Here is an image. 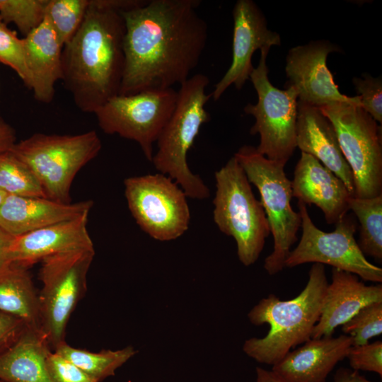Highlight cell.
<instances>
[{
	"instance_id": "5bb4252c",
	"label": "cell",
	"mask_w": 382,
	"mask_h": 382,
	"mask_svg": "<svg viewBox=\"0 0 382 382\" xmlns=\"http://www.w3.org/2000/svg\"><path fill=\"white\" fill-rule=\"evenodd\" d=\"M338 46L328 40L311 41L291 48L286 57L285 71L298 94V100L316 107L343 102L361 106L359 96L342 94L327 66V57L340 52Z\"/></svg>"
},
{
	"instance_id": "83f0119b",
	"label": "cell",
	"mask_w": 382,
	"mask_h": 382,
	"mask_svg": "<svg viewBox=\"0 0 382 382\" xmlns=\"http://www.w3.org/2000/svg\"><path fill=\"white\" fill-rule=\"evenodd\" d=\"M90 0H49L45 18L64 47L80 27Z\"/></svg>"
},
{
	"instance_id": "7c38bea8",
	"label": "cell",
	"mask_w": 382,
	"mask_h": 382,
	"mask_svg": "<svg viewBox=\"0 0 382 382\" xmlns=\"http://www.w3.org/2000/svg\"><path fill=\"white\" fill-rule=\"evenodd\" d=\"M128 208L141 229L152 238L170 241L188 229L190 211L184 191L161 173L124 180Z\"/></svg>"
},
{
	"instance_id": "60d3db41",
	"label": "cell",
	"mask_w": 382,
	"mask_h": 382,
	"mask_svg": "<svg viewBox=\"0 0 382 382\" xmlns=\"http://www.w3.org/2000/svg\"><path fill=\"white\" fill-rule=\"evenodd\" d=\"M0 382H4V381H1V380L0 379Z\"/></svg>"
},
{
	"instance_id": "d590c367",
	"label": "cell",
	"mask_w": 382,
	"mask_h": 382,
	"mask_svg": "<svg viewBox=\"0 0 382 382\" xmlns=\"http://www.w3.org/2000/svg\"><path fill=\"white\" fill-rule=\"evenodd\" d=\"M16 140L14 129L0 117V154L9 151Z\"/></svg>"
},
{
	"instance_id": "cb8c5ba5",
	"label": "cell",
	"mask_w": 382,
	"mask_h": 382,
	"mask_svg": "<svg viewBox=\"0 0 382 382\" xmlns=\"http://www.w3.org/2000/svg\"><path fill=\"white\" fill-rule=\"evenodd\" d=\"M0 313L18 318L28 328L41 331L39 294L28 268L16 264L0 267Z\"/></svg>"
},
{
	"instance_id": "ba28073f",
	"label": "cell",
	"mask_w": 382,
	"mask_h": 382,
	"mask_svg": "<svg viewBox=\"0 0 382 382\" xmlns=\"http://www.w3.org/2000/svg\"><path fill=\"white\" fill-rule=\"evenodd\" d=\"M95 250L85 248L44 258L40 270L41 331L50 349L65 342L69 318L87 289Z\"/></svg>"
},
{
	"instance_id": "ab89813d",
	"label": "cell",
	"mask_w": 382,
	"mask_h": 382,
	"mask_svg": "<svg viewBox=\"0 0 382 382\" xmlns=\"http://www.w3.org/2000/svg\"><path fill=\"white\" fill-rule=\"evenodd\" d=\"M6 194L2 191L1 190H0V208L6 197Z\"/></svg>"
},
{
	"instance_id": "836d02e7",
	"label": "cell",
	"mask_w": 382,
	"mask_h": 382,
	"mask_svg": "<svg viewBox=\"0 0 382 382\" xmlns=\"http://www.w3.org/2000/svg\"><path fill=\"white\" fill-rule=\"evenodd\" d=\"M46 365L54 382H98L54 351L48 353Z\"/></svg>"
},
{
	"instance_id": "ac0fdd59",
	"label": "cell",
	"mask_w": 382,
	"mask_h": 382,
	"mask_svg": "<svg viewBox=\"0 0 382 382\" xmlns=\"http://www.w3.org/2000/svg\"><path fill=\"white\" fill-rule=\"evenodd\" d=\"M352 346V338L345 334L311 338L287 353L272 370L284 382H326Z\"/></svg>"
},
{
	"instance_id": "e575fe53",
	"label": "cell",
	"mask_w": 382,
	"mask_h": 382,
	"mask_svg": "<svg viewBox=\"0 0 382 382\" xmlns=\"http://www.w3.org/2000/svg\"><path fill=\"white\" fill-rule=\"evenodd\" d=\"M27 328L22 320L0 313V354L14 345Z\"/></svg>"
},
{
	"instance_id": "9c48e42d",
	"label": "cell",
	"mask_w": 382,
	"mask_h": 382,
	"mask_svg": "<svg viewBox=\"0 0 382 382\" xmlns=\"http://www.w3.org/2000/svg\"><path fill=\"white\" fill-rule=\"evenodd\" d=\"M270 47L260 50L258 64L250 76L257 94V102L248 103L243 110L255 120L250 133L260 136L257 151L285 166L296 148L298 94L292 86L282 90L270 81L267 57Z\"/></svg>"
},
{
	"instance_id": "d6986e66",
	"label": "cell",
	"mask_w": 382,
	"mask_h": 382,
	"mask_svg": "<svg viewBox=\"0 0 382 382\" xmlns=\"http://www.w3.org/2000/svg\"><path fill=\"white\" fill-rule=\"evenodd\" d=\"M296 147L313 156L345 183L354 197L352 171L341 151L335 128L318 107L297 103Z\"/></svg>"
},
{
	"instance_id": "ffe728a7",
	"label": "cell",
	"mask_w": 382,
	"mask_h": 382,
	"mask_svg": "<svg viewBox=\"0 0 382 382\" xmlns=\"http://www.w3.org/2000/svg\"><path fill=\"white\" fill-rule=\"evenodd\" d=\"M382 301V286L366 285L358 276L332 268L320 318L311 338L332 335L335 328L342 325L363 307Z\"/></svg>"
},
{
	"instance_id": "8fae6325",
	"label": "cell",
	"mask_w": 382,
	"mask_h": 382,
	"mask_svg": "<svg viewBox=\"0 0 382 382\" xmlns=\"http://www.w3.org/2000/svg\"><path fill=\"white\" fill-rule=\"evenodd\" d=\"M298 207L302 235L287 256L285 267L319 263L352 273L364 281L382 282V268L366 258L354 238L357 224L353 216L346 214L335 224V230L328 233L314 224L304 203L299 201Z\"/></svg>"
},
{
	"instance_id": "277c9868",
	"label": "cell",
	"mask_w": 382,
	"mask_h": 382,
	"mask_svg": "<svg viewBox=\"0 0 382 382\" xmlns=\"http://www.w3.org/2000/svg\"><path fill=\"white\" fill-rule=\"evenodd\" d=\"M209 83L207 75L197 74L180 85L174 110L156 143L157 151L151 161L159 173L171 178L187 197L195 199L210 196L209 188L191 171L187 160L201 127L210 119L205 109L212 98L206 93Z\"/></svg>"
},
{
	"instance_id": "44dd1931",
	"label": "cell",
	"mask_w": 382,
	"mask_h": 382,
	"mask_svg": "<svg viewBox=\"0 0 382 382\" xmlns=\"http://www.w3.org/2000/svg\"><path fill=\"white\" fill-rule=\"evenodd\" d=\"M93 205L92 200L62 203L7 195L0 208V228L16 237L89 213Z\"/></svg>"
},
{
	"instance_id": "4fadbf2b",
	"label": "cell",
	"mask_w": 382,
	"mask_h": 382,
	"mask_svg": "<svg viewBox=\"0 0 382 382\" xmlns=\"http://www.w3.org/2000/svg\"><path fill=\"white\" fill-rule=\"evenodd\" d=\"M176 99L177 91L173 88L118 94L94 114L103 132L136 141L151 162L154 145L174 110Z\"/></svg>"
},
{
	"instance_id": "1f68e13d",
	"label": "cell",
	"mask_w": 382,
	"mask_h": 382,
	"mask_svg": "<svg viewBox=\"0 0 382 382\" xmlns=\"http://www.w3.org/2000/svg\"><path fill=\"white\" fill-rule=\"evenodd\" d=\"M355 90L360 98L361 107L377 122L382 123V80L364 74V78L352 79Z\"/></svg>"
},
{
	"instance_id": "3957f363",
	"label": "cell",
	"mask_w": 382,
	"mask_h": 382,
	"mask_svg": "<svg viewBox=\"0 0 382 382\" xmlns=\"http://www.w3.org/2000/svg\"><path fill=\"white\" fill-rule=\"evenodd\" d=\"M328 285L325 265L313 263L308 282L297 296L282 301L270 294L262 299L248 318L255 325L268 324L270 330L263 337L245 340L243 351L258 363L274 366L309 340L320 318Z\"/></svg>"
},
{
	"instance_id": "2e32d148",
	"label": "cell",
	"mask_w": 382,
	"mask_h": 382,
	"mask_svg": "<svg viewBox=\"0 0 382 382\" xmlns=\"http://www.w3.org/2000/svg\"><path fill=\"white\" fill-rule=\"evenodd\" d=\"M291 182L293 197L305 204L317 206L330 225L349 211L353 196L345 183L311 155L301 152Z\"/></svg>"
},
{
	"instance_id": "52a82bcc",
	"label": "cell",
	"mask_w": 382,
	"mask_h": 382,
	"mask_svg": "<svg viewBox=\"0 0 382 382\" xmlns=\"http://www.w3.org/2000/svg\"><path fill=\"white\" fill-rule=\"evenodd\" d=\"M95 130L74 135L35 133L16 142L10 151L39 180L47 198L70 203V189L78 172L100 151Z\"/></svg>"
},
{
	"instance_id": "4316f807",
	"label": "cell",
	"mask_w": 382,
	"mask_h": 382,
	"mask_svg": "<svg viewBox=\"0 0 382 382\" xmlns=\"http://www.w3.org/2000/svg\"><path fill=\"white\" fill-rule=\"evenodd\" d=\"M0 190L8 195L47 197L33 170L10 151L0 154Z\"/></svg>"
},
{
	"instance_id": "f1b7e54d",
	"label": "cell",
	"mask_w": 382,
	"mask_h": 382,
	"mask_svg": "<svg viewBox=\"0 0 382 382\" xmlns=\"http://www.w3.org/2000/svg\"><path fill=\"white\" fill-rule=\"evenodd\" d=\"M49 0H0V21L13 23L25 37L45 20Z\"/></svg>"
},
{
	"instance_id": "d4e9b609",
	"label": "cell",
	"mask_w": 382,
	"mask_h": 382,
	"mask_svg": "<svg viewBox=\"0 0 382 382\" xmlns=\"http://www.w3.org/2000/svg\"><path fill=\"white\" fill-rule=\"evenodd\" d=\"M54 351L98 382L114 376L116 370L137 353L132 346L117 350L103 349L98 352H93L73 347L66 342L59 345Z\"/></svg>"
},
{
	"instance_id": "8d00e7d4",
	"label": "cell",
	"mask_w": 382,
	"mask_h": 382,
	"mask_svg": "<svg viewBox=\"0 0 382 382\" xmlns=\"http://www.w3.org/2000/svg\"><path fill=\"white\" fill-rule=\"evenodd\" d=\"M331 382H373L361 375L358 371L348 368H340Z\"/></svg>"
},
{
	"instance_id": "7402d4cb",
	"label": "cell",
	"mask_w": 382,
	"mask_h": 382,
	"mask_svg": "<svg viewBox=\"0 0 382 382\" xmlns=\"http://www.w3.org/2000/svg\"><path fill=\"white\" fill-rule=\"evenodd\" d=\"M23 39L26 64L31 76L30 90L35 100L49 103L54 98L56 83L62 79L63 47L45 18Z\"/></svg>"
},
{
	"instance_id": "603a6c76",
	"label": "cell",
	"mask_w": 382,
	"mask_h": 382,
	"mask_svg": "<svg viewBox=\"0 0 382 382\" xmlns=\"http://www.w3.org/2000/svg\"><path fill=\"white\" fill-rule=\"evenodd\" d=\"M50 351L42 332L27 328L14 345L0 354V379L4 382H54L46 365Z\"/></svg>"
},
{
	"instance_id": "d6a6232c",
	"label": "cell",
	"mask_w": 382,
	"mask_h": 382,
	"mask_svg": "<svg viewBox=\"0 0 382 382\" xmlns=\"http://www.w3.org/2000/svg\"><path fill=\"white\" fill-rule=\"evenodd\" d=\"M347 358L352 369L376 373L382 376V342L352 346Z\"/></svg>"
},
{
	"instance_id": "7a4b0ae2",
	"label": "cell",
	"mask_w": 382,
	"mask_h": 382,
	"mask_svg": "<svg viewBox=\"0 0 382 382\" xmlns=\"http://www.w3.org/2000/svg\"><path fill=\"white\" fill-rule=\"evenodd\" d=\"M142 0H90L84 18L62 52V81L76 106L95 113L118 95L125 66L122 11Z\"/></svg>"
},
{
	"instance_id": "30bf717a",
	"label": "cell",
	"mask_w": 382,
	"mask_h": 382,
	"mask_svg": "<svg viewBox=\"0 0 382 382\" xmlns=\"http://www.w3.org/2000/svg\"><path fill=\"white\" fill-rule=\"evenodd\" d=\"M332 124L354 176V197L382 195L381 125L361 106L343 102L319 108Z\"/></svg>"
},
{
	"instance_id": "e0dca14e",
	"label": "cell",
	"mask_w": 382,
	"mask_h": 382,
	"mask_svg": "<svg viewBox=\"0 0 382 382\" xmlns=\"http://www.w3.org/2000/svg\"><path fill=\"white\" fill-rule=\"evenodd\" d=\"M88 214L13 237L8 262L28 268L57 253L94 248L87 228Z\"/></svg>"
},
{
	"instance_id": "484cf974",
	"label": "cell",
	"mask_w": 382,
	"mask_h": 382,
	"mask_svg": "<svg viewBox=\"0 0 382 382\" xmlns=\"http://www.w3.org/2000/svg\"><path fill=\"white\" fill-rule=\"evenodd\" d=\"M349 210L357 216L359 224L357 244L366 256L382 260V195L370 198L352 197Z\"/></svg>"
},
{
	"instance_id": "6da1fadb",
	"label": "cell",
	"mask_w": 382,
	"mask_h": 382,
	"mask_svg": "<svg viewBox=\"0 0 382 382\" xmlns=\"http://www.w3.org/2000/svg\"><path fill=\"white\" fill-rule=\"evenodd\" d=\"M198 0H142L122 11L125 66L119 95L182 84L208 39Z\"/></svg>"
},
{
	"instance_id": "5b68a950",
	"label": "cell",
	"mask_w": 382,
	"mask_h": 382,
	"mask_svg": "<svg viewBox=\"0 0 382 382\" xmlns=\"http://www.w3.org/2000/svg\"><path fill=\"white\" fill-rule=\"evenodd\" d=\"M214 178V221L220 231L234 239L240 262L250 266L270 234L263 207L234 156L215 172Z\"/></svg>"
},
{
	"instance_id": "4dcf8cb0",
	"label": "cell",
	"mask_w": 382,
	"mask_h": 382,
	"mask_svg": "<svg viewBox=\"0 0 382 382\" xmlns=\"http://www.w3.org/2000/svg\"><path fill=\"white\" fill-rule=\"evenodd\" d=\"M0 63L14 70L22 81L31 89V76L28 70L23 39L19 38L16 33L0 22Z\"/></svg>"
},
{
	"instance_id": "b9f144b4",
	"label": "cell",
	"mask_w": 382,
	"mask_h": 382,
	"mask_svg": "<svg viewBox=\"0 0 382 382\" xmlns=\"http://www.w3.org/2000/svg\"><path fill=\"white\" fill-rule=\"evenodd\" d=\"M0 22H1V21H0Z\"/></svg>"
},
{
	"instance_id": "f35d334b",
	"label": "cell",
	"mask_w": 382,
	"mask_h": 382,
	"mask_svg": "<svg viewBox=\"0 0 382 382\" xmlns=\"http://www.w3.org/2000/svg\"><path fill=\"white\" fill-rule=\"evenodd\" d=\"M255 382H284L272 370L256 368Z\"/></svg>"
},
{
	"instance_id": "8992f818",
	"label": "cell",
	"mask_w": 382,
	"mask_h": 382,
	"mask_svg": "<svg viewBox=\"0 0 382 382\" xmlns=\"http://www.w3.org/2000/svg\"><path fill=\"white\" fill-rule=\"evenodd\" d=\"M234 157L260 193L274 241L273 250L265 259L264 269L270 275H274L285 267L301 226V215L291 204V182L284 166L269 160L255 146H242Z\"/></svg>"
},
{
	"instance_id": "74e56055",
	"label": "cell",
	"mask_w": 382,
	"mask_h": 382,
	"mask_svg": "<svg viewBox=\"0 0 382 382\" xmlns=\"http://www.w3.org/2000/svg\"><path fill=\"white\" fill-rule=\"evenodd\" d=\"M13 236H11L0 228V267H4L8 262V250Z\"/></svg>"
},
{
	"instance_id": "f546056e",
	"label": "cell",
	"mask_w": 382,
	"mask_h": 382,
	"mask_svg": "<svg viewBox=\"0 0 382 382\" xmlns=\"http://www.w3.org/2000/svg\"><path fill=\"white\" fill-rule=\"evenodd\" d=\"M342 326L344 334L352 338V346L369 343L382 333V301L363 307Z\"/></svg>"
},
{
	"instance_id": "9a60e30c",
	"label": "cell",
	"mask_w": 382,
	"mask_h": 382,
	"mask_svg": "<svg viewBox=\"0 0 382 382\" xmlns=\"http://www.w3.org/2000/svg\"><path fill=\"white\" fill-rule=\"evenodd\" d=\"M233 18L232 62L211 93L214 100L231 85L238 90L243 88L254 69L252 57L257 50L281 45L279 35L268 29L263 13L252 0H238Z\"/></svg>"
}]
</instances>
